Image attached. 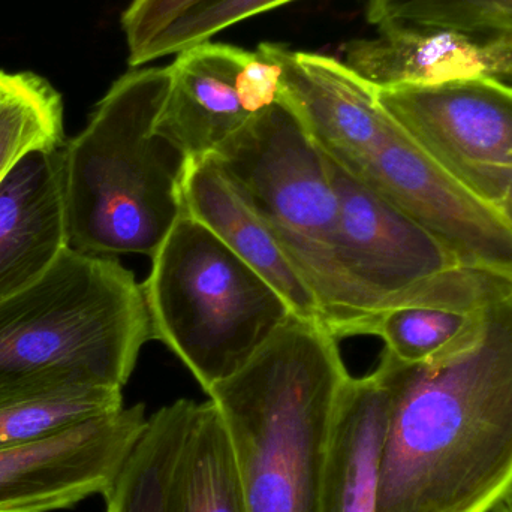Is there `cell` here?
Wrapping results in <instances>:
<instances>
[{
    "label": "cell",
    "mask_w": 512,
    "mask_h": 512,
    "mask_svg": "<svg viewBox=\"0 0 512 512\" xmlns=\"http://www.w3.org/2000/svg\"><path fill=\"white\" fill-rule=\"evenodd\" d=\"M391 408L378 512H493L512 487V282L477 333L409 364L382 352Z\"/></svg>",
    "instance_id": "1"
},
{
    "label": "cell",
    "mask_w": 512,
    "mask_h": 512,
    "mask_svg": "<svg viewBox=\"0 0 512 512\" xmlns=\"http://www.w3.org/2000/svg\"><path fill=\"white\" fill-rule=\"evenodd\" d=\"M349 376L336 337L292 315L242 370L207 391L230 438L248 512H319Z\"/></svg>",
    "instance_id": "2"
},
{
    "label": "cell",
    "mask_w": 512,
    "mask_h": 512,
    "mask_svg": "<svg viewBox=\"0 0 512 512\" xmlns=\"http://www.w3.org/2000/svg\"><path fill=\"white\" fill-rule=\"evenodd\" d=\"M167 68L132 69L111 84L86 128L63 144L69 248L152 258L183 212L188 158L156 134Z\"/></svg>",
    "instance_id": "3"
},
{
    "label": "cell",
    "mask_w": 512,
    "mask_h": 512,
    "mask_svg": "<svg viewBox=\"0 0 512 512\" xmlns=\"http://www.w3.org/2000/svg\"><path fill=\"white\" fill-rule=\"evenodd\" d=\"M152 339L141 283L111 256L68 248L0 301V390L78 384L123 390Z\"/></svg>",
    "instance_id": "4"
},
{
    "label": "cell",
    "mask_w": 512,
    "mask_h": 512,
    "mask_svg": "<svg viewBox=\"0 0 512 512\" xmlns=\"http://www.w3.org/2000/svg\"><path fill=\"white\" fill-rule=\"evenodd\" d=\"M152 339L209 391L242 370L291 318L285 298L185 209L141 283Z\"/></svg>",
    "instance_id": "5"
},
{
    "label": "cell",
    "mask_w": 512,
    "mask_h": 512,
    "mask_svg": "<svg viewBox=\"0 0 512 512\" xmlns=\"http://www.w3.org/2000/svg\"><path fill=\"white\" fill-rule=\"evenodd\" d=\"M210 156L315 295L322 325L336 339L364 334L369 316L337 259L339 207L327 158L297 114L280 98Z\"/></svg>",
    "instance_id": "6"
},
{
    "label": "cell",
    "mask_w": 512,
    "mask_h": 512,
    "mask_svg": "<svg viewBox=\"0 0 512 512\" xmlns=\"http://www.w3.org/2000/svg\"><path fill=\"white\" fill-rule=\"evenodd\" d=\"M355 179L396 204L462 267L512 282L510 222L435 164L391 117Z\"/></svg>",
    "instance_id": "7"
},
{
    "label": "cell",
    "mask_w": 512,
    "mask_h": 512,
    "mask_svg": "<svg viewBox=\"0 0 512 512\" xmlns=\"http://www.w3.org/2000/svg\"><path fill=\"white\" fill-rule=\"evenodd\" d=\"M327 162L339 207L337 259L369 321L375 313L408 303L433 279L460 267L396 204Z\"/></svg>",
    "instance_id": "8"
},
{
    "label": "cell",
    "mask_w": 512,
    "mask_h": 512,
    "mask_svg": "<svg viewBox=\"0 0 512 512\" xmlns=\"http://www.w3.org/2000/svg\"><path fill=\"white\" fill-rule=\"evenodd\" d=\"M385 113L442 170L480 197L512 170V87L493 80L376 90Z\"/></svg>",
    "instance_id": "9"
},
{
    "label": "cell",
    "mask_w": 512,
    "mask_h": 512,
    "mask_svg": "<svg viewBox=\"0 0 512 512\" xmlns=\"http://www.w3.org/2000/svg\"><path fill=\"white\" fill-rule=\"evenodd\" d=\"M280 99V68L255 51L207 41L177 53L155 132L188 159L206 158Z\"/></svg>",
    "instance_id": "10"
},
{
    "label": "cell",
    "mask_w": 512,
    "mask_h": 512,
    "mask_svg": "<svg viewBox=\"0 0 512 512\" xmlns=\"http://www.w3.org/2000/svg\"><path fill=\"white\" fill-rule=\"evenodd\" d=\"M147 424L143 403L0 448V512L69 510L104 495Z\"/></svg>",
    "instance_id": "11"
},
{
    "label": "cell",
    "mask_w": 512,
    "mask_h": 512,
    "mask_svg": "<svg viewBox=\"0 0 512 512\" xmlns=\"http://www.w3.org/2000/svg\"><path fill=\"white\" fill-rule=\"evenodd\" d=\"M345 65L375 90L493 80L512 87V39L448 30H379L345 47Z\"/></svg>",
    "instance_id": "12"
},
{
    "label": "cell",
    "mask_w": 512,
    "mask_h": 512,
    "mask_svg": "<svg viewBox=\"0 0 512 512\" xmlns=\"http://www.w3.org/2000/svg\"><path fill=\"white\" fill-rule=\"evenodd\" d=\"M68 248L63 146L35 150L0 183V301L38 282Z\"/></svg>",
    "instance_id": "13"
},
{
    "label": "cell",
    "mask_w": 512,
    "mask_h": 512,
    "mask_svg": "<svg viewBox=\"0 0 512 512\" xmlns=\"http://www.w3.org/2000/svg\"><path fill=\"white\" fill-rule=\"evenodd\" d=\"M183 209L264 277L298 318L322 324L315 295L233 177L213 156L188 159Z\"/></svg>",
    "instance_id": "14"
},
{
    "label": "cell",
    "mask_w": 512,
    "mask_h": 512,
    "mask_svg": "<svg viewBox=\"0 0 512 512\" xmlns=\"http://www.w3.org/2000/svg\"><path fill=\"white\" fill-rule=\"evenodd\" d=\"M504 280L460 265L433 279L408 303L375 313L364 334L381 337L385 351L403 363L435 360L477 333L487 303Z\"/></svg>",
    "instance_id": "15"
},
{
    "label": "cell",
    "mask_w": 512,
    "mask_h": 512,
    "mask_svg": "<svg viewBox=\"0 0 512 512\" xmlns=\"http://www.w3.org/2000/svg\"><path fill=\"white\" fill-rule=\"evenodd\" d=\"M391 397L373 370L343 385L322 478L319 512H378Z\"/></svg>",
    "instance_id": "16"
},
{
    "label": "cell",
    "mask_w": 512,
    "mask_h": 512,
    "mask_svg": "<svg viewBox=\"0 0 512 512\" xmlns=\"http://www.w3.org/2000/svg\"><path fill=\"white\" fill-rule=\"evenodd\" d=\"M168 512H248L230 438L210 399L195 406L174 471Z\"/></svg>",
    "instance_id": "17"
},
{
    "label": "cell",
    "mask_w": 512,
    "mask_h": 512,
    "mask_svg": "<svg viewBox=\"0 0 512 512\" xmlns=\"http://www.w3.org/2000/svg\"><path fill=\"white\" fill-rule=\"evenodd\" d=\"M197 403L180 399L147 418L113 483L105 512H168L171 483Z\"/></svg>",
    "instance_id": "18"
},
{
    "label": "cell",
    "mask_w": 512,
    "mask_h": 512,
    "mask_svg": "<svg viewBox=\"0 0 512 512\" xmlns=\"http://www.w3.org/2000/svg\"><path fill=\"white\" fill-rule=\"evenodd\" d=\"M119 388L36 384L0 390V448L27 444L123 408Z\"/></svg>",
    "instance_id": "19"
},
{
    "label": "cell",
    "mask_w": 512,
    "mask_h": 512,
    "mask_svg": "<svg viewBox=\"0 0 512 512\" xmlns=\"http://www.w3.org/2000/svg\"><path fill=\"white\" fill-rule=\"evenodd\" d=\"M65 144L62 95L33 72H8L0 101V183L35 150Z\"/></svg>",
    "instance_id": "20"
},
{
    "label": "cell",
    "mask_w": 512,
    "mask_h": 512,
    "mask_svg": "<svg viewBox=\"0 0 512 512\" xmlns=\"http://www.w3.org/2000/svg\"><path fill=\"white\" fill-rule=\"evenodd\" d=\"M378 30H448L483 39H512V0H367Z\"/></svg>",
    "instance_id": "21"
},
{
    "label": "cell",
    "mask_w": 512,
    "mask_h": 512,
    "mask_svg": "<svg viewBox=\"0 0 512 512\" xmlns=\"http://www.w3.org/2000/svg\"><path fill=\"white\" fill-rule=\"evenodd\" d=\"M294 0H207L168 27L147 50L144 65L186 48L212 41L213 36L255 15Z\"/></svg>",
    "instance_id": "22"
},
{
    "label": "cell",
    "mask_w": 512,
    "mask_h": 512,
    "mask_svg": "<svg viewBox=\"0 0 512 512\" xmlns=\"http://www.w3.org/2000/svg\"><path fill=\"white\" fill-rule=\"evenodd\" d=\"M207 0H132L122 15V29L132 68L144 65L150 45L180 18Z\"/></svg>",
    "instance_id": "23"
},
{
    "label": "cell",
    "mask_w": 512,
    "mask_h": 512,
    "mask_svg": "<svg viewBox=\"0 0 512 512\" xmlns=\"http://www.w3.org/2000/svg\"><path fill=\"white\" fill-rule=\"evenodd\" d=\"M480 197L495 206L512 225V170L496 173Z\"/></svg>",
    "instance_id": "24"
},
{
    "label": "cell",
    "mask_w": 512,
    "mask_h": 512,
    "mask_svg": "<svg viewBox=\"0 0 512 512\" xmlns=\"http://www.w3.org/2000/svg\"><path fill=\"white\" fill-rule=\"evenodd\" d=\"M6 77H8V72L2 71V69H0V101H2L3 93H5Z\"/></svg>",
    "instance_id": "25"
},
{
    "label": "cell",
    "mask_w": 512,
    "mask_h": 512,
    "mask_svg": "<svg viewBox=\"0 0 512 512\" xmlns=\"http://www.w3.org/2000/svg\"><path fill=\"white\" fill-rule=\"evenodd\" d=\"M493 512H512V508L508 507V505H505L504 502H501V504H499Z\"/></svg>",
    "instance_id": "26"
},
{
    "label": "cell",
    "mask_w": 512,
    "mask_h": 512,
    "mask_svg": "<svg viewBox=\"0 0 512 512\" xmlns=\"http://www.w3.org/2000/svg\"><path fill=\"white\" fill-rule=\"evenodd\" d=\"M504 504L512 508V487L510 489V492H508L507 498L504 499Z\"/></svg>",
    "instance_id": "27"
}]
</instances>
